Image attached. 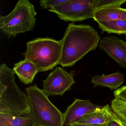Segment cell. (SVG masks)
<instances>
[{
    "instance_id": "cell-5",
    "label": "cell",
    "mask_w": 126,
    "mask_h": 126,
    "mask_svg": "<svg viewBox=\"0 0 126 126\" xmlns=\"http://www.w3.org/2000/svg\"><path fill=\"white\" fill-rule=\"evenodd\" d=\"M36 12L28 0H19L14 10L5 16H0V29L8 37L33 30Z\"/></svg>"
},
{
    "instance_id": "cell-19",
    "label": "cell",
    "mask_w": 126,
    "mask_h": 126,
    "mask_svg": "<svg viewBox=\"0 0 126 126\" xmlns=\"http://www.w3.org/2000/svg\"><path fill=\"white\" fill-rule=\"evenodd\" d=\"M113 93L115 98L126 102V85L118 88Z\"/></svg>"
},
{
    "instance_id": "cell-2",
    "label": "cell",
    "mask_w": 126,
    "mask_h": 126,
    "mask_svg": "<svg viewBox=\"0 0 126 126\" xmlns=\"http://www.w3.org/2000/svg\"><path fill=\"white\" fill-rule=\"evenodd\" d=\"M15 74L6 64L0 65V113L25 115L29 111L28 98L17 85Z\"/></svg>"
},
{
    "instance_id": "cell-16",
    "label": "cell",
    "mask_w": 126,
    "mask_h": 126,
    "mask_svg": "<svg viewBox=\"0 0 126 126\" xmlns=\"http://www.w3.org/2000/svg\"><path fill=\"white\" fill-rule=\"evenodd\" d=\"M111 108L126 126V102L115 98L111 101Z\"/></svg>"
},
{
    "instance_id": "cell-21",
    "label": "cell",
    "mask_w": 126,
    "mask_h": 126,
    "mask_svg": "<svg viewBox=\"0 0 126 126\" xmlns=\"http://www.w3.org/2000/svg\"><path fill=\"white\" fill-rule=\"evenodd\" d=\"M71 126H104V125H88L76 124Z\"/></svg>"
},
{
    "instance_id": "cell-4",
    "label": "cell",
    "mask_w": 126,
    "mask_h": 126,
    "mask_svg": "<svg viewBox=\"0 0 126 126\" xmlns=\"http://www.w3.org/2000/svg\"><path fill=\"white\" fill-rule=\"evenodd\" d=\"M26 51L23 53L25 59L36 65L38 72L53 69L59 64L62 55L61 40L49 37L37 38L26 43Z\"/></svg>"
},
{
    "instance_id": "cell-11",
    "label": "cell",
    "mask_w": 126,
    "mask_h": 126,
    "mask_svg": "<svg viewBox=\"0 0 126 126\" xmlns=\"http://www.w3.org/2000/svg\"><path fill=\"white\" fill-rule=\"evenodd\" d=\"M13 70L20 81L25 84L32 83L35 76L39 73L34 64L25 59L15 64Z\"/></svg>"
},
{
    "instance_id": "cell-15",
    "label": "cell",
    "mask_w": 126,
    "mask_h": 126,
    "mask_svg": "<svg viewBox=\"0 0 126 126\" xmlns=\"http://www.w3.org/2000/svg\"><path fill=\"white\" fill-rule=\"evenodd\" d=\"M99 27L102 32H106L108 33H115L126 35V20L101 21L98 22Z\"/></svg>"
},
{
    "instance_id": "cell-9",
    "label": "cell",
    "mask_w": 126,
    "mask_h": 126,
    "mask_svg": "<svg viewBox=\"0 0 126 126\" xmlns=\"http://www.w3.org/2000/svg\"><path fill=\"white\" fill-rule=\"evenodd\" d=\"M100 107L93 104L90 99L75 98L63 113V125L71 126L77 124L87 113Z\"/></svg>"
},
{
    "instance_id": "cell-1",
    "label": "cell",
    "mask_w": 126,
    "mask_h": 126,
    "mask_svg": "<svg viewBox=\"0 0 126 126\" xmlns=\"http://www.w3.org/2000/svg\"><path fill=\"white\" fill-rule=\"evenodd\" d=\"M101 37L89 25L70 23L62 42V55L59 64L63 67H71L87 53L96 49Z\"/></svg>"
},
{
    "instance_id": "cell-14",
    "label": "cell",
    "mask_w": 126,
    "mask_h": 126,
    "mask_svg": "<svg viewBox=\"0 0 126 126\" xmlns=\"http://www.w3.org/2000/svg\"><path fill=\"white\" fill-rule=\"evenodd\" d=\"M0 126H32L28 115L16 116L0 113Z\"/></svg>"
},
{
    "instance_id": "cell-20",
    "label": "cell",
    "mask_w": 126,
    "mask_h": 126,
    "mask_svg": "<svg viewBox=\"0 0 126 126\" xmlns=\"http://www.w3.org/2000/svg\"><path fill=\"white\" fill-rule=\"evenodd\" d=\"M104 126H126L120 120L118 116L115 113L111 119L107 122Z\"/></svg>"
},
{
    "instance_id": "cell-6",
    "label": "cell",
    "mask_w": 126,
    "mask_h": 126,
    "mask_svg": "<svg viewBox=\"0 0 126 126\" xmlns=\"http://www.w3.org/2000/svg\"><path fill=\"white\" fill-rule=\"evenodd\" d=\"M99 0H66L49 9L65 22H81L93 18Z\"/></svg>"
},
{
    "instance_id": "cell-13",
    "label": "cell",
    "mask_w": 126,
    "mask_h": 126,
    "mask_svg": "<svg viewBox=\"0 0 126 126\" xmlns=\"http://www.w3.org/2000/svg\"><path fill=\"white\" fill-rule=\"evenodd\" d=\"M125 76L119 71L108 75H95L91 79L94 87L109 88L111 90H117L124 83Z\"/></svg>"
},
{
    "instance_id": "cell-10",
    "label": "cell",
    "mask_w": 126,
    "mask_h": 126,
    "mask_svg": "<svg viewBox=\"0 0 126 126\" xmlns=\"http://www.w3.org/2000/svg\"><path fill=\"white\" fill-rule=\"evenodd\" d=\"M115 113L108 104L99 107L84 116L77 124L104 125L114 116Z\"/></svg>"
},
{
    "instance_id": "cell-18",
    "label": "cell",
    "mask_w": 126,
    "mask_h": 126,
    "mask_svg": "<svg viewBox=\"0 0 126 126\" xmlns=\"http://www.w3.org/2000/svg\"><path fill=\"white\" fill-rule=\"evenodd\" d=\"M66 0H41L40 1L42 9H51L59 4L66 1Z\"/></svg>"
},
{
    "instance_id": "cell-8",
    "label": "cell",
    "mask_w": 126,
    "mask_h": 126,
    "mask_svg": "<svg viewBox=\"0 0 126 126\" xmlns=\"http://www.w3.org/2000/svg\"><path fill=\"white\" fill-rule=\"evenodd\" d=\"M99 47L121 67L126 68V42L114 36L105 37L100 40Z\"/></svg>"
},
{
    "instance_id": "cell-7",
    "label": "cell",
    "mask_w": 126,
    "mask_h": 126,
    "mask_svg": "<svg viewBox=\"0 0 126 126\" xmlns=\"http://www.w3.org/2000/svg\"><path fill=\"white\" fill-rule=\"evenodd\" d=\"M74 70L68 72L61 67H56L42 81L43 91L48 96H62L66 91L70 90L76 83L74 79Z\"/></svg>"
},
{
    "instance_id": "cell-3",
    "label": "cell",
    "mask_w": 126,
    "mask_h": 126,
    "mask_svg": "<svg viewBox=\"0 0 126 126\" xmlns=\"http://www.w3.org/2000/svg\"><path fill=\"white\" fill-rule=\"evenodd\" d=\"M28 98L32 126H64L63 113L50 101L36 84L26 88Z\"/></svg>"
},
{
    "instance_id": "cell-12",
    "label": "cell",
    "mask_w": 126,
    "mask_h": 126,
    "mask_svg": "<svg viewBox=\"0 0 126 126\" xmlns=\"http://www.w3.org/2000/svg\"><path fill=\"white\" fill-rule=\"evenodd\" d=\"M93 19L96 22L126 20V9L121 7H107L96 9Z\"/></svg>"
},
{
    "instance_id": "cell-17",
    "label": "cell",
    "mask_w": 126,
    "mask_h": 126,
    "mask_svg": "<svg viewBox=\"0 0 126 126\" xmlns=\"http://www.w3.org/2000/svg\"><path fill=\"white\" fill-rule=\"evenodd\" d=\"M126 0H99L97 9L107 7H121Z\"/></svg>"
}]
</instances>
